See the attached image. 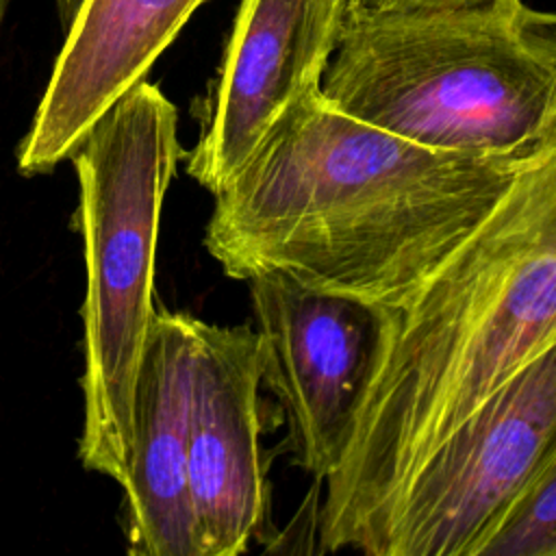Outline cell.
<instances>
[{"mask_svg": "<svg viewBox=\"0 0 556 556\" xmlns=\"http://www.w3.org/2000/svg\"><path fill=\"white\" fill-rule=\"evenodd\" d=\"M534 159L421 146L348 115L315 89L215 193L204 248L235 280L282 271L311 289L391 308Z\"/></svg>", "mask_w": 556, "mask_h": 556, "instance_id": "cell-1", "label": "cell"}, {"mask_svg": "<svg viewBox=\"0 0 556 556\" xmlns=\"http://www.w3.org/2000/svg\"><path fill=\"white\" fill-rule=\"evenodd\" d=\"M367 384L317 517L324 552L356 549L426 454L556 343V148L397 306L376 308Z\"/></svg>", "mask_w": 556, "mask_h": 556, "instance_id": "cell-2", "label": "cell"}, {"mask_svg": "<svg viewBox=\"0 0 556 556\" xmlns=\"http://www.w3.org/2000/svg\"><path fill=\"white\" fill-rule=\"evenodd\" d=\"M324 98L437 150L532 159L556 148V11L350 7Z\"/></svg>", "mask_w": 556, "mask_h": 556, "instance_id": "cell-3", "label": "cell"}, {"mask_svg": "<svg viewBox=\"0 0 556 556\" xmlns=\"http://www.w3.org/2000/svg\"><path fill=\"white\" fill-rule=\"evenodd\" d=\"M182 156L176 106L146 78L102 115L72 154L87 269L78 456L122 489L130 469L135 376L156 315L161 206Z\"/></svg>", "mask_w": 556, "mask_h": 556, "instance_id": "cell-4", "label": "cell"}, {"mask_svg": "<svg viewBox=\"0 0 556 556\" xmlns=\"http://www.w3.org/2000/svg\"><path fill=\"white\" fill-rule=\"evenodd\" d=\"M556 456V343L523 365L417 465L363 554L482 556Z\"/></svg>", "mask_w": 556, "mask_h": 556, "instance_id": "cell-5", "label": "cell"}, {"mask_svg": "<svg viewBox=\"0 0 556 556\" xmlns=\"http://www.w3.org/2000/svg\"><path fill=\"white\" fill-rule=\"evenodd\" d=\"M245 282L263 348V382L282 408L291 460L326 482L343 456L367 384L376 308L282 271H261Z\"/></svg>", "mask_w": 556, "mask_h": 556, "instance_id": "cell-6", "label": "cell"}, {"mask_svg": "<svg viewBox=\"0 0 556 556\" xmlns=\"http://www.w3.org/2000/svg\"><path fill=\"white\" fill-rule=\"evenodd\" d=\"M350 0H241L217 78L200 109L187 174L213 195L274 122L321 87Z\"/></svg>", "mask_w": 556, "mask_h": 556, "instance_id": "cell-7", "label": "cell"}, {"mask_svg": "<svg viewBox=\"0 0 556 556\" xmlns=\"http://www.w3.org/2000/svg\"><path fill=\"white\" fill-rule=\"evenodd\" d=\"M263 348L252 326L193 319L187 480L198 556H237L267 519Z\"/></svg>", "mask_w": 556, "mask_h": 556, "instance_id": "cell-8", "label": "cell"}, {"mask_svg": "<svg viewBox=\"0 0 556 556\" xmlns=\"http://www.w3.org/2000/svg\"><path fill=\"white\" fill-rule=\"evenodd\" d=\"M200 2L83 0L17 150V169L46 174L72 159L102 115L146 78Z\"/></svg>", "mask_w": 556, "mask_h": 556, "instance_id": "cell-9", "label": "cell"}, {"mask_svg": "<svg viewBox=\"0 0 556 556\" xmlns=\"http://www.w3.org/2000/svg\"><path fill=\"white\" fill-rule=\"evenodd\" d=\"M193 319L156 311L139 358L124 486L132 556H198L187 480Z\"/></svg>", "mask_w": 556, "mask_h": 556, "instance_id": "cell-10", "label": "cell"}, {"mask_svg": "<svg viewBox=\"0 0 556 556\" xmlns=\"http://www.w3.org/2000/svg\"><path fill=\"white\" fill-rule=\"evenodd\" d=\"M482 556H556V456L506 515Z\"/></svg>", "mask_w": 556, "mask_h": 556, "instance_id": "cell-11", "label": "cell"}, {"mask_svg": "<svg viewBox=\"0 0 556 556\" xmlns=\"http://www.w3.org/2000/svg\"><path fill=\"white\" fill-rule=\"evenodd\" d=\"M493 2H500V0H361L356 4L374 11H413V9H471V7L493 4Z\"/></svg>", "mask_w": 556, "mask_h": 556, "instance_id": "cell-12", "label": "cell"}, {"mask_svg": "<svg viewBox=\"0 0 556 556\" xmlns=\"http://www.w3.org/2000/svg\"><path fill=\"white\" fill-rule=\"evenodd\" d=\"M54 4H56V13H59V20H61L63 33H67V28L72 26L74 17H76L78 11H80L83 0H54Z\"/></svg>", "mask_w": 556, "mask_h": 556, "instance_id": "cell-13", "label": "cell"}, {"mask_svg": "<svg viewBox=\"0 0 556 556\" xmlns=\"http://www.w3.org/2000/svg\"><path fill=\"white\" fill-rule=\"evenodd\" d=\"M356 2H361V0H350V4H356Z\"/></svg>", "mask_w": 556, "mask_h": 556, "instance_id": "cell-14", "label": "cell"}]
</instances>
